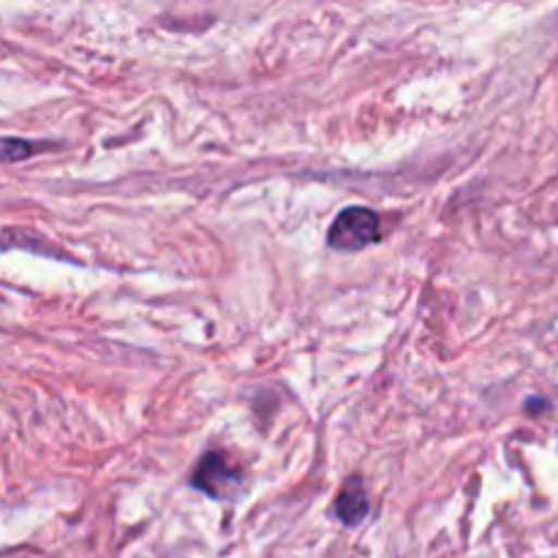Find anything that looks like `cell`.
<instances>
[{"instance_id":"cell-1","label":"cell","mask_w":558,"mask_h":558,"mask_svg":"<svg viewBox=\"0 0 558 558\" xmlns=\"http://www.w3.org/2000/svg\"><path fill=\"white\" fill-rule=\"evenodd\" d=\"M327 238L336 251H363L381 240V221L368 207H347L338 213Z\"/></svg>"},{"instance_id":"cell-2","label":"cell","mask_w":558,"mask_h":558,"mask_svg":"<svg viewBox=\"0 0 558 558\" xmlns=\"http://www.w3.org/2000/svg\"><path fill=\"white\" fill-rule=\"evenodd\" d=\"M191 485L199 488L202 494L213 496V499H232L243 485V472L238 463L223 452H207L202 461L196 463V472L191 477Z\"/></svg>"},{"instance_id":"cell-3","label":"cell","mask_w":558,"mask_h":558,"mask_svg":"<svg viewBox=\"0 0 558 558\" xmlns=\"http://www.w3.org/2000/svg\"><path fill=\"white\" fill-rule=\"evenodd\" d=\"M338 521H343L347 526H357L365 515H368V496H365L363 480L349 477L343 483V488L338 490L336 507H332Z\"/></svg>"},{"instance_id":"cell-4","label":"cell","mask_w":558,"mask_h":558,"mask_svg":"<svg viewBox=\"0 0 558 558\" xmlns=\"http://www.w3.org/2000/svg\"><path fill=\"white\" fill-rule=\"evenodd\" d=\"M36 145L27 140H16V136H3L0 140V161H25V158L33 156Z\"/></svg>"}]
</instances>
